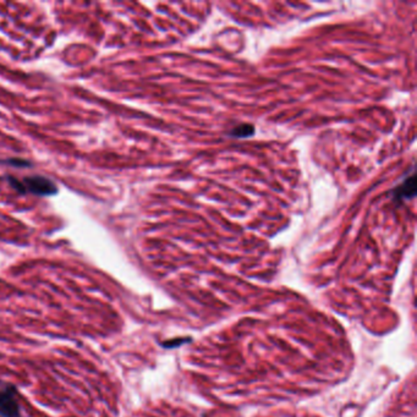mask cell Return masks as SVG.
Segmentation results:
<instances>
[{
  "label": "cell",
  "instance_id": "6da1fadb",
  "mask_svg": "<svg viewBox=\"0 0 417 417\" xmlns=\"http://www.w3.org/2000/svg\"><path fill=\"white\" fill-rule=\"evenodd\" d=\"M0 417H21L19 391L14 384L0 389Z\"/></svg>",
  "mask_w": 417,
  "mask_h": 417
},
{
  "label": "cell",
  "instance_id": "7a4b0ae2",
  "mask_svg": "<svg viewBox=\"0 0 417 417\" xmlns=\"http://www.w3.org/2000/svg\"><path fill=\"white\" fill-rule=\"evenodd\" d=\"M22 184L26 190V194L31 192V194L37 196H53L58 192L57 185L44 176H29V178L24 179Z\"/></svg>",
  "mask_w": 417,
  "mask_h": 417
},
{
  "label": "cell",
  "instance_id": "3957f363",
  "mask_svg": "<svg viewBox=\"0 0 417 417\" xmlns=\"http://www.w3.org/2000/svg\"><path fill=\"white\" fill-rule=\"evenodd\" d=\"M417 185H416V176L412 175L411 178L406 179L400 186H398L394 191V198L395 200H407L412 198L416 195Z\"/></svg>",
  "mask_w": 417,
  "mask_h": 417
},
{
  "label": "cell",
  "instance_id": "277c9868",
  "mask_svg": "<svg viewBox=\"0 0 417 417\" xmlns=\"http://www.w3.org/2000/svg\"><path fill=\"white\" fill-rule=\"evenodd\" d=\"M254 133V126L251 124H242L235 127L230 132L231 136L236 137V138H246V137L252 136Z\"/></svg>",
  "mask_w": 417,
  "mask_h": 417
},
{
  "label": "cell",
  "instance_id": "5b68a950",
  "mask_svg": "<svg viewBox=\"0 0 417 417\" xmlns=\"http://www.w3.org/2000/svg\"><path fill=\"white\" fill-rule=\"evenodd\" d=\"M190 341H191V338H186V339H180V338H179V339L163 341V343H161V345L165 349H174V348H179L181 344L190 343Z\"/></svg>",
  "mask_w": 417,
  "mask_h": 417
},
{
  "label": "cell",
  "instance_id": "8992f818",
  "mask_svg": "<svg viewBox=\"0 0 417 417\" xmlns=\"http://www.w3.org/2000/svg\"><path fill=\"white\" fill-rule=\"evenodd\" d=\"M8 180H9L11 186H13L14 189L16 190V191L20 192V194H22V195L26 194V190H25L24 184H22L21 181L18 180V179H15V178H8Z\"/></svg>",
  "mask_w": 417,
  "mask_h": 417
},
{
  "label": "cell",
  "instance_id": "52a82bcc",
  "mask_svg": "<svg viewBox=\"0 0 417 417\" xmlns=\"http://www.w3.org/2000/svg\"><path fill=\"white\" fill-rule=\"evenodd\" d=\"M8 163L16 164V167H19V168H27V167H30L29 162H27V161H22V159H10V161H8Z\"/></svg>",
  "mask_w": 417,
  "mask_h": 417
}]
</instances>
